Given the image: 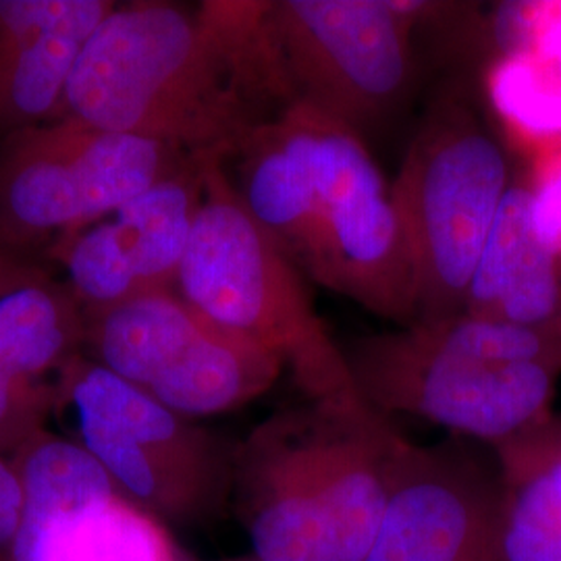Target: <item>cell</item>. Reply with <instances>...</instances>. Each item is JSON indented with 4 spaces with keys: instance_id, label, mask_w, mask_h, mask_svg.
Masks as SVG:
<instances>
[{
    "instance_id": "cell-12",
    "label": "cell",
    "mask_w": 561,
    "mask_h": 561,
    "mask_svg": "<svg viewBox=\"0 0 561 561\" xmlns=\"http://www.w3.org/2000/svg\"><path fill=\"white\" fill-rule=\"evenodd\" d=\"M236 512L259 561H343L301 447L300 410L280 412L236 445Z\"/></svg>"
},
{
    "instance_id": "cell-18",
    "label": "cell",
    "mask_w": 561,
    "mask_h": 561,
    "mask_svg": "<svg viewBox=\"0 0 561 561\" xmlns=\"http://www.w3.org/2000/svg\"><path fill=\"white\" fill-rule=\"evenodd\" d=\"M502 539L507 561H561V454L556 424L503 443Z\"/></svg>"
},
{
    "instance_id": "cell-16",
    "label": "cell",
    "mask_w": 561,
    "mask_h": 561,
    "mask_svg": "<svg viewBox=\"0 0 561 561\" xmlns=\"http://www.w3.org/2000/svg\"><path fill=\"white\" fill-rule=\"evenodd\" d=\"M283 370L285 362L277 354L206 319L198 335L146 393L183 419L196 421L261 398Z\"/></svg>"
},
{
    "instance_id": "cell-19",
    "label": "cell",
    "mask_w": 561,
    "mask_h": 561,
    "mask_svg": "<svg viewBox=\"0 0 561 561\" xmlns=\"http://www.w3.org/2000/svg\"><path fill=\"white\" fill-rule=\"evenodd\" d=\"M85 345V312L67 285L44 271L0 296V366L55 385Z\"/></svg>"
},
{
    "instance_id": "cell-11",
    "label": "cell",
    "mask_w": 561,
    "mask_h": 561,
    "mask_svg": "<svg viewBox=\"0 0 561 561\" xmlns=\"http://www.w3.org/2000/svg\"><path fill=\"white\" fill-rule=\"evenodd\" d=\"M301 447L340 545L362 561L381 528L403 437L387 416L347 393L300 410Z\"/></svg>"
},
{
    "instance_id": "cell-1",
    "label": "cell",
    "mask_w": 561,
    "mask_h": 561,
    "mask_svg": "<svg viewBox=\"0 0 561 561\" xmlns=\"http://www.w3.org/2000/svg\"><path fill=\"white\" fill-rule=\"evenodd\" d=\"M262 2H127L81 50L57 117L231 159L285 111L264 50Z\"/></svg>"
},
{
    "instance_id": "cell-10",
    "label": "cell",
    "mask_w": 561,
    "mask_h": 561,
    "mask_svg": "<svg viewBox=\"0 0 561 561\" xmlns=\"http://www.w3.org/2000/svg\"><path fill=\"white\" fill-rule=\"evenodd\" d=\"M194 159L115 213L57 243L69 289L83 312H99L152 289L175 287L202 198Z\"/></svg>"
},
{
    "instance_id": "cell-7",
    "label": "cell",
    "mask_w": 561,
    "mask_h": 561,
    "mask_svg": "<svg viewBox=\"0 0 561 561\" xmlns=\"http://www.w3.org/2000/svg\"><path fill=\"white\" fill-rule=\"evenodd\" d=\"M194 159L71 117L11 134L0 140V250L55 248Z\"/></svg>"
},
{
    "instance_id": "cell-20",
    "label": "cell",
    "mask_w": 561,
    "mask_h": 561,
    "mask_svg": "<svg viewBox=\"0 0 561 561\" xmlns=\"http://www.w3.org/2000/svg\"><path fill=\"white\" fill-rule=\"evenodd\" d=\"M11 463L21 486L20 535L121 491L81 443L48 428L25 443Z\"/></svg>"
},
{
    "instance_id": "cell-2",
    "label": "cell",
    "mask_w": 561,
    "mask_h": 561,
    "mask_svg": "<svg viewBox=\"0 0 561 561\" xmlns=\"http://www.w3.org/2000/svg\"><path fill=\"white\" fill-rule=\"evenodd\" d=\"M362 400L500 447L549 422L561 333L461 314L341 347Z\"/></svg>"
},
{
    "instance_id": "cell-21",
    "label": "cell",
    "mask_w": 561,
    "mask_h": 561,
    "mask_svg": "<svg viewBox=\"0 0 561 561\" xmlns=\"http://www.w3.org/2000/svg\"><path fill=\"white\" fill-rule=\"evenodd\" d=\"M55 405V385L25 379L0 366V454L13 460L25 443L46 431Z\"/></svg>"
},
{
    "instance_id": "cell-3",
    "label": "cell",
    "mask_w": 561,
    "mask_h": 561,
    "mask_svg": "<svg viewBox=\"0 0 561 561\" xmlns=\"http://www.w3.org/2000/svg\"><path fill=\"white\" fill-rule=\"evenodd\" d=\"M175 289L208 321L277 354L310 401L356 391L304 273L248 213L219 154L204 157L201 206Z\"/></svg>"
},
{
    "instance_id": "cell-13",
    "label": "cell",
    "mask_w": 561,
    "mask_h": 561,
    "mask_svg": "<svg viewBox=\"0 0 561 561\" xmlns=\"http://www.w3.org/2000/svg\"><path fill=\"white\" fill-rule=\"evenodd\" d=\"M113 0H0V140L55 119Z\"/></svg>"
},
{
    "instance_id": "cell-15",
    "label": "cell",
    "mask_w": 561,
    "mask_h": 561,
    "mask_svg": "<svg viewBox=\"0 0 561 561\" xmlns=\"http://www.w3.org/2000/svg\"><path fill=\"white\" fill-rule=\"evenodd\" d=\"M463 314L561 329L560 256L537 233L533 185L512 181L470 280Z\"/></svg>"
},
{
    "instance_id": "cell-24",
    "label": "cell",
    "mask_w": 561,
    "mask_h": 561,
    "mask_svg": "<svg viewBox=\"0 0 561 561\" xmlns=\"http://www.w3.org/2000/svg\"><path fill=\"white\" fill-rule=\"evenodd\" d=\"M36 273H41L38 266L23 261L21 256H15L7 250H0V296L21 280L34 277Z\"/></svg>"
},
{
    "instance_id": "cell-5",
    "label": "cell",
    "mask_w": 561,
    "mask_h": 561,
    "mask_svg": "<svg viewBox=\"0 0 561 561\" xmlns=\"http://www.w3.org/2000/svg\"><path fill=\"white\" fill-rule=\"evenodd\" d=\"M76 442L101 461L121 493L164 526H201L227 510L236 445L162 405L85 356L55 382Z\"/></svg>"
},
{
    "instance_id": "cell-22",
    "label": "cell",
    "mask_w": 561,
    "mask_h": 561,
    "mask_svg": "<svg viewBox=\"0 0 561 561\" xmlns=\"http://www.w3.org/2000/svg\"><path fill=\"white\" fill-rule=\"evenodd\" d=\"M533 217L539 238L561 256V157L533 185Z\"/></svg>"
},
{
    "instance_id": "cell-26",
    "label": "cell",
    "mask_w": 561,
    "mask_h": 561,
    "mask_svg": "<svg viewBox=\"0 0 561 561\" xmlns=\"http://www.w3.org/2000/svg\"><path fill=\"white\" fill-rule=\"evenodd\" d=\"M245 561H259V560H256V558H254V560H245Z\"/></svg>"
},
{
    "instance_id": "cell-8",
    "label": "cell",
    "mask_w": 561,
    "mask_h": 561,
    "mask_svg": "<svg viewBox=\"0 0 561 561\" xmlns=\"http://www.w3.org/2000/svg\"><path fill=\"white\" fill-rule=\"evenodd\" d=\"M304 113L312 129L319 190L314 280L381 319L401 327L416 324V268L391 185L362 138L331 121Z\"/></svg>"
},
{
    "instance_id": "cell-14",
    "label": "cell",
    "mask_w": 561,
    "mask_h": 561,
    "mask_svg": "<svg viewBox=\"0 0 561 561\" xmlns=\"http://www.w3.org/2000/svg\"><path fill=\"white\" fill-rule=\"evenodd\" d=\"M231 159H240V178L233 183L248 213L304 277L314 279L319 190L308 115L287 106L243 141Z\"/></svg>"
},
{
    "instance_id": "cell-4",
    "label": "cell",
    "mask_w": 561,
    "mask_h": 561,
    "mask_svg": "<svg viewBox=\"0 0 561 561\" xmlns=\"http://www.w3.org/2000/svg\"><path fill=\"white\" fill-rule=\"evenodd\" d=\"M512 185L502 141L466 92L433 102L391 183L419 287V322L458 319Z\"/></svg>"
},
{
    "instance_id": "cell-6",
    "label": "cell",
    "mask_w": 561,
    "mask_h": 561,
    "mask_svg": "<svg viewBox=\"0 0 561 561\" xmlns=\"http://www.w3.org/2000/svg\"><path fill=\"white\" fill-rule=\"evenodd\" d=\"M280 101L364 134L398 111L414 78L412 23L382 0L262 2Z\"/></svg>"
},
{
    "instance_id": "cell-25",
    "label": "cell",
    "mask_w": 561,
    "mask_h": 561,
    "mask_svg": "<svg viewBox=\"0 0 561 561\" xmlns=\"http://www.w3.org/2000/svg\"><path fill=\"white\" fill-rule=\"evenodd\" d=\"M556 439H558V449L561 454V424H556Z\"/></svg>"
},
{
    "instance_id": "cell-23",
    "label": "cell",
    "mask_w": 561,
    "mask_h": 561,
    "mask_svg": "<svg viewBox=\"0 0 561 561\" xmlns=\"http://www.w3.org/2000/svg\"><path fill=\"white\" fill-rule=\"evenodd\" d=\"M20 522V479L11 460L0 454V561H15Z\"/></svg>"
},
{
    "instance_id": "cell-17",
    "label": "cell",
    "mask_w": 561,
    "mask_h": 561,
    "mask_svg": "<svg viewBox=\"0 0 561 561\" xmlns=\"http://www.w3.org/2000/svg\"><path fill=\"white\" fill-rule=\"evenodd\" d=\"M15 561L180 560L164 524L119 491L20 535Z\"/></svg>"
},
{
    "instance_id": "cell-9",
    "label": "cell",
    "mask_w": 561,
    "mask_h": 561,
    "mask_svg": "<svg viewBox=\"0 0 561 561\" xmlns=\"http://www.w3.org/2000/svg\"><path fill=\"white\" fill-rule=\"evenodd\" d=\"M502 472L458 443L401 439L381 528L362 561H507Z\"/></svg>"
}]
</instances>
